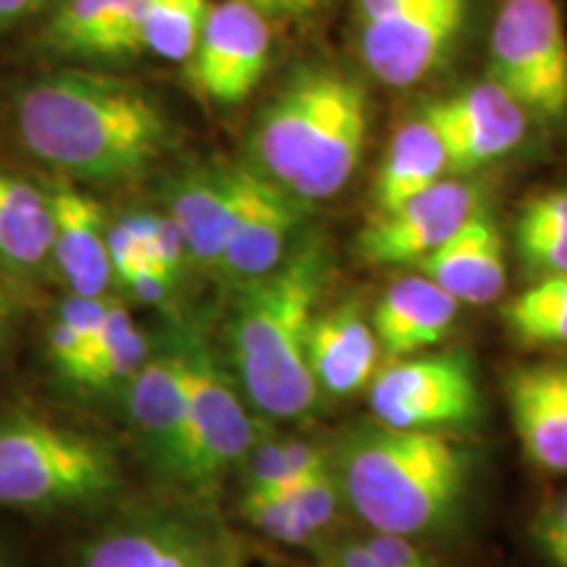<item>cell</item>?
Returning a JSON list of instances; mask_svg holds the SVG:
<instances>
[{
    "instance_id": "6da1fadb",
    "label": "cell",
    "mask_w": 567,
    "mask_h": 567,
    "mask_svg": "<svg viewBox=\"0 0 567 567\" xmlns=\"http://www.w3.org/2000/svg\"><path fill=\"white\" fill-rule=\"evenodd\" d=\"M27 153L80 182H126L145 174L168 147L166 113L145 90L84 71H59L17 101Z\"/></svg>"
},
{
    "instance_id": "7a4b0ae2",
    "label": "cell",
    "mask_w": 567,
    "mask_h": 567,
    "mask_svg": "<svg viewBox=\"0 0 567 567\" xmlns=\"http://www.w3.org/2000/svg\"><path fill=\"white\" fill-rule=\"evenodd\" d=\"M326 276L329 252L310 237L271 274L239 287L229 323L234 371L245 400L268 417H297L318 405L308 331Z\"/></svg>"
},
{
    "instance_id": "3957f363",
    "label": "cell",
    "mask_w": 567,
    "mask_h": 567,
    "mask_svg": "<svg viewBox=\"0 0 567 567\" xmlns=\"http://www.w3.org/2000/svg\"><path fill=\"white\" fill-rule=\"evenodd\" d=\"M344 502L373 534L423 536L446 526L467 486L471 460L442 431L354 425L331 455Z\"/></svg>"
},
{
    "instance_id": "277c9868",
    "label": "cell",
    "mask_w": 567,
    "mask_h": 567,
    "mask_svg": "<svg viewBox=\"0 0 567 567\" xmlns=\"http://www.w3.org/2000/svg\"><path fill=\"white\" fill-rule=\"evenodd\" d=\"M365 137V90L331 66H302L260 116L252 153L258 174L300 203H316L347 187Z\"/></svg>"
},
{
    "instance_id": "5b68a950",
    "label": "cell",
    "mask_w": 567,
    "mask_h": 567,
    "mask_svg": "<svg viewBox=\"0 0 567 567\" xmlns=\"http://www.w3.org/2000/svg\"><path fill=\"white\" fill-rule=\"evenodd\" d=\"M118 463L101 439L27 408L0 410V507L48 515L109 499Z\"/></svg>"
},
{
    "instance_id": "8992f818",
    "label": "cell",
    "mask_w": 567,
    "mask_h": 567,
    "mask_svg": "<svg viewBox=\"0 0 567 567\" xmlns=\"http://www.w3.org/2000/svg\"><path fill=\"white\" fill-rule=\"evenodd\" d=\"M187 389V446L179 486L189 494H210L252 450V415L231 375L195 331H182L174 342Z\"/></svg>"
},
{
    "instance_id": "52a82bcc",
    "label": "cell",
    "mask_w": 567,
    "mask_h": 567,
    "mask_svg": "<svg viewBox=\"0 0 567 567\" xmlns=\"http://www.w3.org/2000/svg\"><path fill=\"white\" fill-rule=\"evenodd\" d=\"M69 567H245L243 547L193 507L140 509L87 538Z\"/></svg>"
},
{
    "instance_id": "ba28073f",
    "label": "cell",
    "mask_w": 567,
    "mask_h": 567,
    "mask_svg": "<svg viewBox=\"0 0 567 567\" xmlns=\"http://www.w3.org/2000/svg\"><path fill=\"white\" fill-rule=\"evenodd\" d=\"M492 74L542 118L567 113V32L557 0H505L492 32Z\"/></svg>"
},
{
    "instance_id": "9c48e42d",
    "label": "cell",
    "mask_w": 567,
    "mask_h": 567,
    "mask_svg": "<svg viewBox=\"0 0 567 567\" xmlns=\"http://www.w3.org/2000/svg\"><path fill=\"white\" fill-rule=\"evenodd\" d=\"M371 410L375 421L402 431L473 423L481 413V392L471 354L452 350L396 360L373 375Z\"/></svg>"
},
{
    "instance_id": "30bf717a",
    "label": "cell",
    "mask_w": 567,
    "mask_h": 567,
    "mask_svg": "<svg viewBox=\"0 0 567 567\" xmlns=\"http://www.w3.org/2000/svg\"><path fill=\"white\" fill-rule=\"evenodd\" d=\"M467 0H417L392 17L360 24L365 66L389 87H410L431 74L463 30Z\"/></svg>"
},
{
    "instance_id": "8fae6325",
    "label": "cell",
    "mask_w": 567,
    "mask_h": 567,
    "mask_svg": "<svg viewBox=\"0 0 567 567\" xmlns=\"http://www.w3.org/2000/svg\"><path fill=\"white\" fill-rule=\"evenodd\" d=\"M271 51L266 13L245 0L210 6L189 59V80L210 103L237 105L264 80Z\"/></svg>"
},
{
    "instance_id": "7c38bea8",
    "label": "cell",
    "mask_w": 567,
    "mask_h": 567,
    "mask_svg": "<svg viewBox=\"0 0 567 567\" xmlns=\"http://www.w3.org/2000/svg\"><path fill=\"white\" fill-rule=\"evenodd\" d=\"M481 210L473 184L442 179L360 231L358 252L373 266H417Z\"/></svg>"
},
{
    "instance_id": "4fadbf2b",
    "label": "cell",
    "mask_w": 567,
    "mask_h": 567,
    "mask_svg": "<svg viewBox=\"0 0 567 567\" xmlns=\"http://www.w3.org/2000/svg\"><path fill=\"white\" fill-rule=\"evenodd\" d=\"M442 140L450 172H473L515 151L526 137V109L496 82L439 101L423 111Z\"/></svg>"
},
{
    "instance_id": "5bb4252c",
    "label": "cell",
    "mask_w": 567,
    "mask_h": 567,
    "mask_svg": "<svg viewBox=\"0 0 567 567\" xmlns=\"http://www.w3.org/2000/svg\"><path fill=\"white\" fill-rule=\"evenodd\" d=\"M300 221L302 210L295 195L264 174L245 168L243 200L218 274L237 287L271 274L287 258Z\"/></svg>"
},
{
    "instance_id": "9a60e30c",
    "label": "cell",
    "mask_w": 567,
    "mask_h": 567,
    "mask_svg": "<svg viewBox=\"0 0 567 567\" xmlns=\"http://www.w3.org/2000/svg\"><path fill=\"white\" fill-rule=\"evenodd\" d=\"M124 392L142 455L163 478L179 486L187 446V389L176 347L147 358Z\"/></svg>"
},
{
    "instance_id": "2e32d148",
    "label": "cell",
    "mask_w": 567,
    "mask_h": 567,
    "mask_svg": "<svg viewBox=\"0 0 567 567\" xmlns=\"http://www.w3.org/2000/svg\"><path fill=\"white\" fill-rule=\"evenodd\" d=\"M245 168H189L168 184V218L182 231L187 255L197 266L218 271L239 200Z\"/></svg>"
},
{
    "instance_id": "e0dca14e",
    "label": "cell",
    "mask_w": 567,
    "mask_h": 567,
    "mask_svg": "<svg viewBox=\"0 0 567 567\" xmlns=\"http://www.w3.org/2000/svg\"><path fill=\"white\" fill-rule=\"evenodd\" d=\"M505 394L526 457L547 473H567V363L515 368Z\"/></svg>"
},
{
    "instance_id": "ac0fdd59",
    "label": "cell",
    "mask_w": 567,
    "mask_h": 567,
    "mask_svg": "<svg viewBox=\"0 0 567 567\" xmlns=\"http://www.w3.org/2000/svg\"><path fill=\"white\" fill-rule=\"evenodd\" d=\"M417 268L457 302L488 305L499 300L507 287L505 237L499 224L486 210H478Z\"/></svg>"
},
{
    "instance_id": "d6986e66",
    "label": "cell",
    "mask_w": 567,
    "mask_h": 567,
    "mask_svg": "<svg viewBox=\"0 0 567 567\" xmlns=\"http://www.w3.org/2000/svg\"><path fill=\"white\" fill-rule=\"evenodd\" d=\"M53 255L51 266L76 297H105L113 281L109 226L103 205L74 187L51 189Z\"/></svg>"
},
{
    "instance_id": "ffe728a7",
    "label": "cell",
    "mask_w": 567,
    "mask_h": 567,
    "mask_svg": "<svg viewBox=\"0 0 567 567\" xmlns=\"http://www.w3.org/2000/svg\"><path fill=\"white\" fill-rule=\"evenodd\" d=\"M460 302L425 276H402L386 289L373 310V334L392 360L429 350L450 334Z\"/></svg>"
},
{
    "instance_id": "44dd1931",
    "label": "cell",
    "mask_w": 567,
    "mask_h": 567,
    "mask_svg": "<svg viewBox=\"0 0 567 567\" xmlns=\"http://www.w3.org/2000/svg\"><path fill=\"white\" fill-rule=\"evenodd\" d=\"M379 352L373 326L352 305H339L310 323L308 365L318 389L329 394H354L371 384Z\"/></svg>"
},
{
    "instance_id": "7402d4cb",
    "label": "cell",
    "mask_w": 567,
    "mask_h": 567,
    "mask_svg": "<svg viewBox=\"0 0 567 567\" xmlns=\"http://www.w3.org/2000/svg\"><path fill=\"white\" fill-rule=\"evenodd\" d=\"M51 193L0 168V271L17 281H32L51 268Z\"/></svg>"
},
{
    "instance_id": "603a6c76",
    "label": "cell",
    "mask_w": 567,
    "mask_h": 567,
    "mask_svg": "<svg viewBox=\"0 0 567 567\" xmlns=\"http://www.w3.org/2000/svg\"><path fill=\"white\" fill-rule=\"evenodd\" d=\"M145 0H63L45 32L66 55H130L142 51Z\"/></svg>"
},
{
    "instance_id": "cb8c5ba5",
    "label": "cell",
    "mask_w": 567,
    "mask_h": 567,
    "mask_svg": "<svg viewBox=\"0 0 567 567\" xmlns=\"http://www.w3.org/2000/svg\"><path fill=\"white\" fill-rule=\"evenodd\" d=\"M450 172L442 140L425 118L402 124L389 142L386 158L381 163L379 174L373 182V200L375 216L392 213L413 200L415 195L425 193L442 182V176Z\"/></svg>"
},
{
    "instance_id": "d4e9b609",
    "label": "cell",
    "mask_w": 567,
    "mask_h": 567,
    "mask_svg": "<svg viewBox=\"0 0 567 567\" xmlns=\"http://www.w3.org/2000/svg\"><path fill=\"white\" fill-rule=\"evenodd\" d=\"M105 313H109V297L69 295L59 305L48 334V354L59 379L87 389L92 354L101 339Z\"/></svg>"
},
{
    "instance_id": "484cf974",
    "label": "cell",
    "mask_w": 567,
    "mask_h": 567,
    "mask_svg": "<svg viewBox=\"0 0 567 567\" xmlns=\"http://www.w3.org/2000/svg\"><path fill=\"white\" fill-rule=\"evenodd\" d=\"M507 329L526 347L567 350V276H542L505 308Z\"/></svg>"
},
{
    "instance_id": "4316f807",
    "label": "cell",
    "mask_w": 567,
    "mask_h": 567,
    "mask_svg": "<svg viewBox=\"0 0 567 567\" xmlns=\"http://www.w3.org/2000/svg\"><path fill=\"white\" fill-rule=\"evenodd\" d=\"M151 358L145 334L134 323L130 310L122 302L109 300V313L97 339L87 389L92 392H111V389H126L132 375Z\"/></svg>"
},
{
    "instance_id": "83f0119b",
    "label": "cell",
    "mask_w": 567,
    "mask_h": 567,
    "mask_svg": "<svg viewBox=\"0 0 567 567\" xmlns=\"http://www.w3.org/2000/svg\"><path fill=\"white\" fill-rule=\"evenodd\" d=\"M208 13V0H145L142 6V48L153 51L163 61H189Z\"/></svg>"
},
{
    "instance_id": "f1b7e54d",
    "label": "cell",
    "mask_w": 567,
    "mask_h": 567,
    "mask_svg": "<svg viewBox=\"0 0 567 567\" xmlns=\"http://www.w3.org/2000/svg\"><path fill=\"white\" fill-rule=\"evenodd\" d=\"M329 463L331 455L302 439L281 442V439L255 436L252 450L243 460L245 488H284Z\"/></svg>"
},
{
    "instance_id": "f546056e",
    "label": "cell",
    "mask_w": 567,
    "mask_h": 567,
    "mask_svg": "<svg viewBox=\"0 0 567 567\" xmlns=\"http://www.w3.org/2000/svg\"><path fill=\"white\" fill-rule=\"evenodd\" d=\"M243 517L260 534L281 544H310L316 538L313 530L305 526L297 515L292 502L284 496L279 488H245L243 496Z\"/></svg>"
},
{
    "instance_id": "4dcf8cb0",
    "label": "cell",
    "mask_w": 567,
    "mask_h": 567,
    "mask_svg": "<svg viewBox=\"0 0 567 567\" xmlns=\"http://www.w3.org/2000/svg\"><path fill=\"white\" fill-rule=\"evenodd\" d=\"M279 492L292 502L297 515L302 517L305 526H308L318 536L326 530L331 523L337 520L339 505H342V486H339L334 467L323 465L316 473L305 476L295 484L279 488Z\"/></svg>"
},
{
    "instance_id": "1f68e13d",
    "label": "cell",
    "mask_w": 567,
    "mask_h": 567,
    "mask_svg": "<svg viewBox=\"0 0 567 567\" xmlns=\"http://www.w3.org/2000/svg\"><path fill=\"white\" fill-rule=\"evenodd\" d=\"M523 264L542 276H567V231L517 229Z\"/></svg>"
},
{
    "instance_id": "d6a6232c",
    "label": "cell",
    "mask_w": 567,
    "mask_h": 567,
    "mask_svg": "<svg viewBox=\"0 0 567 567\" xmlns=\"http://www.w3.org/2000/svg\"><path fill=\"white\" fill-rule=\"evenodd\" d=\"M534 536L551 565L567 567V492L538 513Z\"/></svg>"
},
{
    "instance_id": "836d02e7",
    "label": "cell",
    "mask_w": 567,
    "mask_h": 567,
    "mask_svg": "<svg viewBox=\"0 0 567 567\" xmlns=\"http://www.w3.org/2000/svg\"><path fill=\"white\" fill-rule=\"evenodd\" d=\"M517 229L567 231V189L536 195L523 205Z\"/></svg>"
},
{
    "instance_id": "e575fe53",
    "label": "cell",
    "mask_w": 567,
    "mask_h": 567,
    "mask_svg": "<svg viewBox=\"0 0 567 567\" xmlns=\"http://www.w3.org/2000/svg\"><path fill=\"white\" fill-rule=\"evenodd\" d=\"M187 245H184L182 231L176 229V224L168 216H161L158 229H155V237L151 247H147V260L153 266H158L168 279H176L182 274L184 260H187Z\"/></svg>"
},
{
    "instance_id": "d590c367",
    "label": "cell",
    "mask_w": 567,
    "mask_h": 567,
    "mask_svg": "<svg viewBox=\"0 0 567 567\" xmlns=\"http://www.w3.org/2000/svg\"><path fill=\"white\" fill-rule=\"evenodd\" d=\"M363 542L379 555L386 567H436L421 549L415 547L413 538L392 536V534H371Z\"/></svg>"
},
{
    "instance_id": "8d00e7d4",
    "label": "cell",
    "mask_w": 567,
    "mask_h": 567,
    "mask_svg": "<svg viewBox=\"0 0 567 567\" xmlns=\"http://www.w3.org/2000/svg\"><path fill=\"white\" fill-rule=\"evenodd\" d=\"M172 279H168L166 274L161 271L158 266H153L151 260H145V264H140L134 268L130 279L124 281V287L132 289V295L137 297L142 302H151V305H158L168 297V289H172Z\"/></svg>"
},
{
    "instance_id": "74e56055",
    "label": "cell",
    "mask_w": 567,
    "mask_h": 567,
    "mask_svg": "<svg viewBox=\"0 0 567 567\" xmlns=\"http://www.w3.org/2000/svg\"><path fill=\"white\" fill-rule=\"evenodd\" d=\"M51 0H0V34L11 32L21 21L34 17Z\"/></svg>"
},
{
    "instance_id": "f35d334b",
    "label": "cell",
    "mask_w": 567,
    "mask_h": 567,
    "mask_svg": "<svg viewBox=\"0 0 567 567\" xmlns=\"http://www.w3.org/2000/svg\"><path fill=\"white\" fill-rule=\"evenodd\" d=\"M260 13H276V17H300V13L313 11L323 0H245Z\"/></svg>"
},
{
    "instance_id": "ab89813d",
    "label": "cell",
    "mask_w": 567,
    "mask_h": 567,
    "mask_svg": "<svg viewBox=\"0 0 567 567\" xmlns=\"http://www.w3.org/2000/svg\"><path fill=\"white\" fill-rule=\"evenodd\" d=\"M413 3H417V0H358V19L360 24H365V21L392 17V13L408 9Z\"/></svg>"
},
{
    "instance_id": "60d3db41",
    "label": "cell",
    "mask_w": 567,
    "mask_h": 567,
    "mask_svg": "<svg viewBox=\"0 0 567 567\" xmlns=\"http://www.w3.org/2000/svg\"><path fill=\"white\" fill-rule=\"evenodd\" d=\"M11 331H13V305L9 292L0 284V363H3L6 352H9L11 344Z\"/></svg>"
},
{
    "instance_id": "b9f144b4",
    "label": "cell",
    "mask_w": 567,
    "mask_h": 567,
    "mask_svg": "<svg viewBox=\"0 0 567 567\" xmlns=\"http://www.w3.org/2000/svg\"><path fill=\"white\" fill-rule=\"evenodd\" d=\"M0 567H17V563H13L6 549H0Z\"/></svg>"
},
{
    "instance_id": "7bdbcfd3",
    "label": "cell",
    "mask_w": 567,
    "mask_h": 567,
    "mask_svg": "<svg viewBox=\"0 0 567 567\" xmlns=\"http://www.w3.org/2000/svg\"><path fill=\"white\" fill-rule=\"evenodd\" d=\"M318 567H334V565H326V563H318Z\"/></svg>"
}]
</instances>
